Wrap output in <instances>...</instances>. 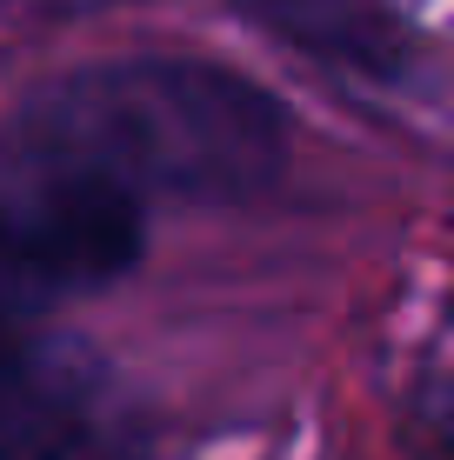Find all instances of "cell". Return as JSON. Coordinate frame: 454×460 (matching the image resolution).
<instances>
[{
	"instance_id": "1",
	"label": "cell",
	"mask_w": 454,
	"mask_h": 460,
	"mask_svg": "<svg viewBox=\"0 0 454 460\" xmlns=\"http://www.w3.org/2000/svg\"><path fill=\"white\" fill-rule=\"evenodd\" d=\"M288 161V114L234 67L134 54L60 74L0 140V173H67L134 200H241Z\"/></svg>"
},
{
	"instance_id": "2",
	"label": "cell",
	"mask_w": 454,
	"mask_h": 460,
	"mask_svg": "<svg viewBox=\"0 0 454 460\" xmlns=\"http://www.w3.org/2000/svg\"><path fill=\"white\" fill-rule=\"evenodd\" d=\"M147 214L93 181L0 173V401L27 380L34 327L140 261Z\"/></svg>"
},
{
	"instance_id": "3",
	"label": "cell",
	"mask_w": 454,
	"mask_h": 460,
	"mask_svg": "<svg viewBox=\"0 0 454 460\" xmlns=\"http://www.w3.org/2000/svg\"><path fill=\"white\" fill-rule=\"evenodd\" d=\"M261 40L301 54L348 87L408 93L428 81L434 34L414 0H227Z\"/></svg>"
},
{
	"instance_id": "4",
	"label": "cell",
	"mask_w": 454,
	"mask_h": 460,
	"mask_svg": "<svg viewBox=\"0 0 454 460\" xmlns=\"http://www.w3.org/2000/svg\"><path fill=\"white\" fill-rule=\"evenodd\" d=\"M0 460H147L134 414L87 380H27L0 401Z\"/></svg>"
}]
</instances>
